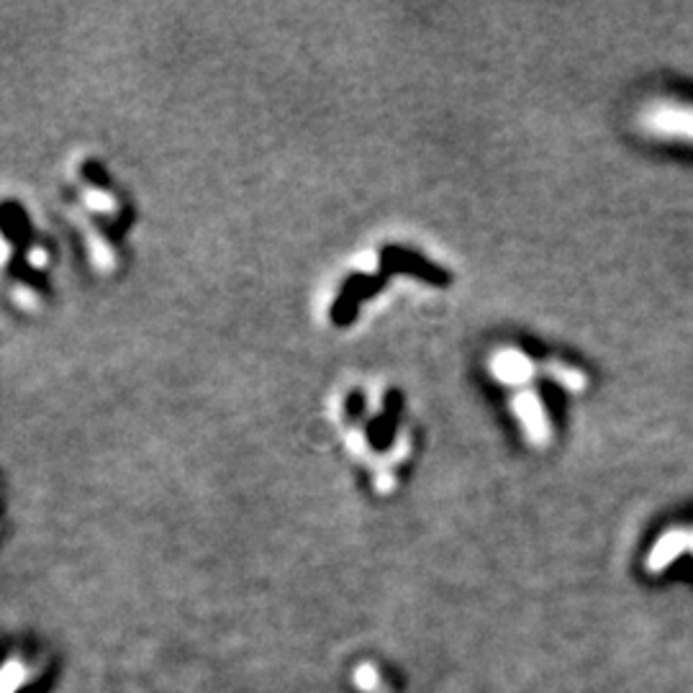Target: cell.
Instances as JSON below:
<instances>
[{
    "label": "cell",
    "instance_id": "cell-3",
    "mask_svg": "<svg viewBox=\"0 0 693 693\" xmlns=\"http://www.w3.org/2000/svg\"><path fill=\"white\" fill-rule=\"evenodd\" d=\"M488 370L504 386H524L534 375V363L527 353L514 347L496 349L488 360Z\"/></svg>",
    "mask_w": 693,
    "mask_h": 693
},
{
    "label": "cell",
    "instance_id": "cell-6",
    "mask_svg": "<svg viewBox=\"0 0 693 693\" xmlns=\"http://www.w3.org/2000/svg\"><path fill=\"white\" fill-rule=\"evenodd\" d=\"M689 550H691V555H693V529H691V545H689Z\"/></svg>",
    "mask_w": 693,
    "mask_h": 693
},
{
    "label": "cell",
    "instance_id": "cell-2",
    "mask_svg": "<svg viewBox=\"0 0 693 693\" xmlns=\"http://www.w3.org/2000/svg\"><path fill=\"white\" fill-rule=\"evenodd\" d=\"M512 408L532 445H547L550 434L553 432H550V419L542 398L537 394H532V390H522V394L512 400Z\"/></svg>",
    "mask_w": 693,
    "mask_h": 693
},
{
    "label": "cell",
    "instance_id": "cell-1",
    "mask_svg": "<svg viewBox=\"0 0 693 693\" xmlns=\"http://www.w3.org/2000/svg\"><path fill=\"white\" fill-rule=\"evenodd\" d=\"M640 127L657 139L693 141V106L679 100H653L640 113Z\"/></svg>",
    "mask_w": 693,
    "mask_h": 693
},
{
    "label": "cell",
    "instance_id": "cell-4",
    "mask_svg": "<svg viewBox=\"0 0 693 693\" xmlns=\"http://www.w3.org/2000/svg\"><path fill=\"white\" fill-rule=\"evenodd\" d=\"M689 545H691V529H683V527L667 529L665 534H661V537L655 539L653 550H650L647 563H645L647 571L663 573L665 567H671L683 553H686Z\"/></svg>",
    "mask_w": 693,
    "mask_h": 693
},
{
    "label": "cell",
    "instance_id": "cell-5",
    "mask_svg": "<svg viewBox=\"0 0 693 693\" xmlns=\"http://www.w3.org/2000/svg\"><path fill=\"white\" fill-rule=\"evenodd\" d=\"M547 373L553 375L557 383H563L565 388H571V390L586 388V375H583L581 370H575V367H567L561 363H547Z\"/></svg>",
    "mask_w": 693,
    "mask_h": 693
}]
</instances>
